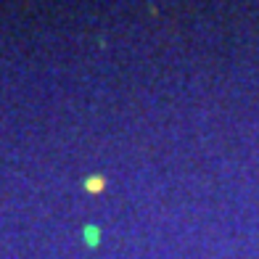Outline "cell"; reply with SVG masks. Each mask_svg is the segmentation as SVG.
Returning <instances> with one entry per match:
<instances>
[{"mask_svg":"<svg viewBox=\"0 0 259 259\" xmlns=\"http://www.w3.org/2000/svg\"><path fill=\"white\" fill-rule=\"evenodd\" d=\"M103 188V178H90L88 180V191H101Z\"/></svg>","mask_w":259,"mask_h":259,"instance_id":"1","label":"cell"}]
</instances>
